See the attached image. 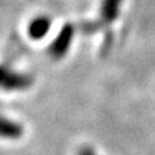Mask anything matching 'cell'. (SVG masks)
Masks as SVG:
<instances>
[{
    "instance_id": "2",
    "label": "cell",
    "mask_w": 155,
    "mask_h": 155,
    "mask_svg": "<svg viewBox=\"0 0 155 155\" xmlns=\"http://www.w3.org/2000/svg\"><path fill=\"white\" fill-rule=\"evenodd\" d=\"M74 38V26L71 23H66V25L61 28L60 34L54 39V41L49 47V53L51 56L54 58H61L66 54V52L69 51L71 40Z\"/></svg>"
},
{
    "instance_id": "1",
    "label": "cell",
    "mask_w": 155,
    "mask_h": 155,
    "mask_svg": "<svg viewBox=\"0 0 155 155\" xmlns=\"http://www.w3.org/2000/svg\"><path fill=\"white\" fill-rule=\"evenodd\" d=\"M31 79L28 75L18 74L16 71L8 70L7 67L0 66V88L3 89H23L28 87Z\"/></svg>"
},
{
    "instance_id": "5",
    "label": "cell",
    "mask_w": 155,
    "mask_h": 155,
    "mask_svg": "<svg viewBox=\"0 0 155 155\" xmlns=\"http://www.w3.org/2000/svg\"><path fill=\"white\" fill-rule=\"evenodd\" d=\"M22 133V127L17 123L0 116V137L3 138H17Z\"/></svg>"
},
{
    "instance_id": "4",
    "label": "cell",
    "mask_w": 155,
    "mask_h": 155,
    "mask_svg": "<svg viewBox=\"0 0 155 155\" xmlns=\"http://www.w3.org/2000/svg\"><path fill=\"white\" fill-rule=\"evenodd\" d=\"M122 0H102L101 3V22L113 23L119 16Z\"/></svg>"
},
{
    "instance_id": "3",
    "label": "cell",
    "mask_w": 155,
    "mask_h": 155,
    "mask_svg": "<svg viewBox=\"0 0 155 155\" xmlns=\"http://www.w3.org/2000/svg\"><path fill=\"white\" fill-rule=\"evenodd\" d=\"M52 26V19L48 16H38L34 19H31V22L27 26V32L32 39H41L44 38L49 28Z\"/></svg>"
}]
</instances>
